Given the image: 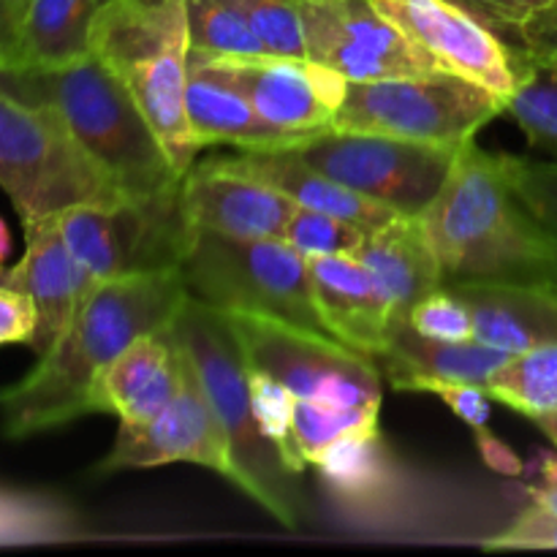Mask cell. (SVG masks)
Wrapping results in <instances>:
<instances>
[{
	"mask_svg": "<svg viewBox=\"0 0 557 557\" xmlns=\"http://www.w3.org/2000/svg\"><path fill=\"white\" fill-rule=\"evenodd\" d=\"M0 188L22 223L123 199L117 185L47 103L0 90Z\"/></svg>",
	"mask_w": 557,
	"mask_h": 557,
	"instance_id": "ba28073f",
	"label": "cell"
},
{
	"mask_svg": "<svg viewBox=\"0 0 557 557\" xmlns=\"http://www.w3.org/2000/svg\"><path fill=\"white\" fill-rule=\"evenodd\" d=\"M180 205L190 228L226 237H281L294 205L259 177L223 166L218 158L194 163L180 185Z\"/></svg>",
	"mask_w": 557,
	"mask_h": 557,
	"instance_id": "9a60e30c",
	"label": "cell"
},
{
	"mask_svg": "<svg viewBox=\"0 0 557 557\" xmlns=\"http://www.w3.org/2000/svg\"><path fill=\"white\" fill-rule=\"evenodd\" d=\"M3 275H5V267H0V283H3Z\"/></svg>",
	"mask_w": 557,
	"mask_h": 557,
	"instance_id": "bcb514c9",
	"label": "cell"
},
{
	"mask_svg": "<svg viewBox=\"0 0 557 557\" xmlns=\"http://www.w3.org/2000/svg\"><path fill=\"white\" fill-rule=\"evenodd\" d=\"M536 428L542 430V433L547 435L549 441H553L555 449H557V413H555V417H544V419H539Z\"/></svg>",
	"mask_w": 557,
	"mask_h": 557,
	"instance_id": "ee69618b",
	"label": "cell"
},
{
	"mask_svg": "<svg viewBox=\"0 0 557 557\" xmlns=\"http://www.w3.org/2000/svg\"><path fill=\"white\" fill-rule=\"evenodd\" d=\"M305 63H308L310 85H313L315 98H319V101L330 109L332 117H335V112L343 107V101H346L351 79H346L341 71L330 69V65L313 63V60H305Z\"/></svg>",
	"mask_w": 557,
	"mask_h": 557,
	"instance_id": "60d3db41",
	"label": "cell"
},
{
	"mask_svg": "<svg viewBox=\"0 0 557 557\" xmlns=\"http://www.w3.org/2000/svg\"><path fill=\"white\" fill-rule=\"evenodd\" d=\"M368 228L357 226L343 218L326 215V212L305 210L297 207L288 221L283 239L299 250L302 256H337V253H357L362 248Z\"/></svg>",
	"mask_w": 557,
	"mask_h": 557,
	"instance_id": "1f68e13d",
	"label": "cell"
},
{
	"mask_svg": "<svg viewBox=\"0 0 557 557\" xmlns=\"http://www.w3.org/2000/svg\"><path fill=\"white\" fill-rule=\"evenodd\" d=\"M0 90L52 107L128 199H158L183 185L139 103L92 52L52 69H3Z\"/></svg>",
	"mask_w": 557,
	"mask_h": 557,
	"instance_id": "277c9868",
	"label": "cell"
},
{
	"mask_svg": "<svg viewBox=\"0 0 557 557\" xmlns=\"http://www.w3.org/2000/svg\"><path fill=\"white\" fill-rule=\"evenodd\" d=\"M215 158L223 166H232L237 172H245L250 177H259L261 183L272 185L275 190L286 194L297 207L343 218V221L357 223V226L368 228V232L397 218L395 210L346 188V185L335 183V180L321 174L319 169L308 166L302 158H297L288 150H243L237 156Z\"/></svg>",
	"mask_w": 557,
	"mask_h": 557,
	"instance_id": "603a6c76",
	"label": "cell"
},
{
	"mask_svg": "<svg viewBox=\"0 0 557 557\" xmlns=\"http://www.w3.org/2000/svg\"><path fill=\"white\" fill-rule=\"evenodd\" d=\"M60 232L82 281V297L96 283L131 272L180 270L194 228L180 205V190L158 199L82 205L58 215Z\"/></svg>",
	"mask_w": 557,
	"mask_h": 557,
	"instance_id": "30bf717a",
	"label": "cell"
},
{
	"mask_svg": "<svg viewBox=\"0 0 557 557\" xmlns=\"http://www.w3.org/2000/svg\"><path fill=\"white\" fill-rule=\"evenodd\" d=\"M531 506L557 520V460H547L544 466V482L531 490Z\"/></svg>",
	"mask_w": 557,
	"mask_h": 557,
	"instance_id": "7bdbcfd3",
	"label": "cell"
},
{
	"mask_svg": "<svg viewBox=\"0 0 557 557\" xmlns=\"http://www.w3.org/2000/svg\"><path fill=\"white\" fill-rule=\"evenodd\" d=\"M430 395H438L476 435L487 430L490 400H493V397L487 395V389L468 384H444L435 386Z\"/></svg>",
	"mask_w": 557,
	"mask_h": 557,
	"instance_id": "f35d334b",
	"label": "cell"
},
{
	"mask_svg": "<svg viewBox=\"0 0 557 557\" xmlns=\"http://www.w3.org/2000/svg\"><path fill=\"white\" fill-rule=\"evenodd\" d=\"M509 114L533 147L557 152V74L536 65L520 90L506 101Z\"/></svg>",
	"mask_w": 557,
	"mask_h": 557,
	"instance_id": "f546056e",
	"label": "cell"
},
{
	"mask_svg": "<svg viewBox=\"0 0 557 557\" xmlns=\"http://www.w3.org/2000/svg\"><path fill=\"white\" fill-rule=\"evenodd\" d=\"M408 324H411L419 335L430 337V341H476V337H473L471 310H468V305L462 302L449 286H441L435 288L433 294H428V297L411 310Z\"/></svg>",
	"mask_w": 557,
	"mask_h": 557,
	"instance_id": "836d02e7",
	"label": "cell"
},
{
	"mask_svg": "<svg viewBox=\"0 0 557 557\" xmlns=\"http://www.w3.org/2000/svg\"><path fill=\"white\" fill-rule=\"evenodd\" d=\"M504 169L522 205L557 243V161L504 156Z\"/></svg>",
	"mask_w": 557,
	"mask_h": 557,
	"instance_id": "d6a6232c",
	"label": "cell"
},
{
	"mask_svg": "<svg viewBox=\"0 0 557 557\" xmlns=\"http://www.w3.org/2000/svg\"><path fill=\"white\" fill-rule=\"evenodd\" d=\"M313 466L319 468L326 493L346 509H381L392 495L400 493L403 468L379 428L337 441Z\"/></svg>",
	"mask_w": 557,
	"mask_h": 557,
	"instance_id": "d4e9b609",
	"label": "cell"
},
{
	"mask_svg": "<svg viewBox=\"0 0 557 557\" xmlns=\"http://www.w3.org/2000/svg\"><path fill=\"white\" fill-rule=\"evenodd\" d=\"M25 226V256L5 270L3 283L30 294L38 308V330L30 348L41 357L63 335L82 299V281L71 250L60 232L58 215L22 223Z\"/></svg>",
	"mask_w": 557,
	"mask_h": 557,
	"instance_id": "d6986e66",
	"label": "cell"
},
{
	"mask_svg": "<svg viewBox=\"0 0 557 557\" xmlns=\"http://www.w3.org/2000/svg\"><path fill=\"white\" fill-rule=\"evenodd\" d=\"M392 308V330L408 324L411 310L428 294L444 286L441 264L419 218L397 215L395 221L373 228L357 250Z\"/></svg>",
	"mask_w": 557,
	"mask_h": 557,
	"instance_id": "7402d4cb",
	"label": "cell"
},
{
	"mask_svg": "<svg viewBox=\"0 0 557 557\" xmlns=\"http://www.w3.org/2000/svg\"><path fill=\"white\" fill-rule=\"evenodd\" d=\"M468 14L476 16L482 25L498 33L500 38H517L520 27L531 20L536 11L547 9L557 0H451Z\"/></svg>",
	"mask_w": 557,
	"mask_h": 557,
	"instance_id": "e575fe53",
	"label": "cell"
},
{
	"mask_svg": "<svg viewBox=\"0 0 557 557\" xmlns=\"http://www.w3.org/2000/svg\"><path fill=\"white\" fill-rule=\"evenodd\" d=\"M493 400L504 403L511 411L522 413L531 422L557 413V341L544 346L511 354L490 384L484 386Z\"/></svg>",
	"mask_w": 557,
	"mask_h": 557,
	"instance_id": "4316f807",
	"label": "cell"
},
{
	"mask_svg": "<svg viewBox=\"0 0 557 557\" xmlns=\"http://www.w3.org/2000/svg\"><path fill=\"white\" fill-rule=\"evenodd\" d=\"M25 9L27 0H0V71L20 60Z\"/></svg>",
	"mask_w": 557,
	"mask_h": 557,
	"instance_id": "ab89813d",
	"label": "cell"
},
{
	"mask_svg": "<svg viewBox=\"0 0 557 557\" xmlns=\"http://www.w3.org/2000/svg\"><path fill=\"white\" fill-rule=\"evenodd\" d=\"M517 44L542 69L557 71V3L536 11L517 33Z\"/></svg>",
	"mask_w": 557,
	"mask_h": 557,
	"instance_id": "74e56055",
	"label": "cell"
},
{
	"mask_svg": "<svg viewBox=\"0 0 557 557\" xmlns=\"http://www.w3.org/2000/svg\"><path fill=\"white\" fill-rule=\"evenodd\" d=\"M190 54L259 58L267 54L239 0H185Z\"/></svg>",
	"mask_w": 557,
	"mask_h": 557,
	"instance_id": "f1b7e54d",
	"label": "cell"
},
{
	"mask_svg": "<svg viewBox=\"0 0 557 557\" xmlns=\"http://www.w3.org/2000/svg\"><path fill=\"white\" fill-rule=\"evenodd\" d=\"M370 3L446 71L479 82L504 101H509L536 69L525 49L511 47L506 38L451 0H370Z\"/></svg>",
	"mask_w": 557,
	"mask_h": 557,
	"instance_id": "4fadbf2b",
	"label": "cell"
},
{
	"mask_svg": "<svg viewBox=\"0 0 557 557\" xmlns=\"http://www.w3.org/2000/svg\"><path fill=\"white\" fill-rule=\"evenodd\" d=\"M180 348L172 332H152L131 343L98 379L96 413H114L125 428L156 419L180 389Z\"/></svg>",
	"mask_w": 557,
	"mask_h": 557,
	"instance_id": "ffe728a7",
	"label": "cell"
},
{
	"mask_svg": "<svg viewBox=\"0 0 557 557\" xmlns=\"http://www.w3.org/2000/svg\"><path fill=\"white\" fill-rule=\"evenodd\" d=\"M476 441H479V449H482L484 460L490 462V468H495V471H500V473H520L522 471L520 457H517L509 446L500 444V441L495 438L490 430L479 433Z\"/></svg>",
	"mask_w": 557,
	"mask_h": 557,
	"instance_id": "b9f144b4",
	"label": "cell"
},
{
	"mask_svg": "<svg viewBox=\"0 0 557 557\" xmlns=\"http://www.w3.org/2000/svg\"><path fill=\"white\" fill-rule=\"evenodd\" d=\"M305 60L330 65L351 82L446 71L392 25L370 0H297Z\"/></svg>",
	"mask_w": 557,
	"mask_h": 557,
	"instance_id": "7c38bea8",
	"label": "cell"
},
{
	"mask_svg": "<svg viewBox=\"0 0 557 557\" xmlns=\"http://www.w3.org/2000/svg\"><path fill=\"white\" fill-rule=\"evenodd\" d=\"M506 101L451 71L351 82L332 128L400 136L435 147H466L504 114Z\"/></svg>",
	"mask_w": 557,
	"mask_h": 557,
	"instance_id": "9c48e42d",
	"label": "cell"
},
{
	"mask_svg": "<svg viewBox=\"0 0 557 557\" xmlns=\"http://www.w3.org/2000/svg\"><path fill=\"white\" fill-rule=\"evenodd\" d=\"M190 69L243 92L250 107L275 128L297 131V134H319L332 128V112L315 98L305 60L275 58V54H259V58L190 54Z\"/></svg>",
	"mask_w": 557,
	"mask_h": 557,
	"instance_id": "2e32d148",
	"label": "cell"
},
{
	"mask_svg": "<svg viewBox=\"0 0 557 557\" xmlns=\"http://www.w3.org/2000/svg\"><path fill=\"white\" fill-rule=\"evenodd\" d=\"M315 305L332 337L375 359L392 335V308L368 267L354 253L310 256Z\"/></svg>",
	"mask_w": 557,
	"mask_h": 557,
	"instance_id": "e0dca14e",
	"label": "cell"
},
{
	"mask_svg": "<svg viewBox=\"0 0 557 557\" xmlns=\"http://www.w3.org/2000/svg\"><path fill=\"white\" fill-rule=\"evenodd\" d=\"M250 368L294 395V446L313 466L348 435L379 428L381 368L343 341L292 321L226 313Z\"/></svg>",
	"mask_w": 557,
	"mask_h": 557,
	"instance_id": "3957f363",
	"label": "cell"
},
{
	"mask_svg": "<svg viewBox=\"0 0 557 557\" xmlns=\"http://www.w3.org/2000/svg\"><path fill=\"white\" fill-rule=\"evenodd\" d=\"M188 297L180 270L131 272L96 283L36 368L0 392L3 433L27 438L96 413L92 395L103 370L134 341L169 330Z\"/></svg>",
	"mask_w": 557,
	"mask_h": 557,
	"instance_id": "6da1fadb",
	"label": "cell"
},
{
	"mask_svg": "<svg viewBox=\"0 0 557 557\" xmlns=\"http://www.w3.org/2000/svg\"><path fill=\"white\" fill-rule=\"evenodd\" d=\"M248 375H250V400H253L256 424H259L261 433L277 446V451H281L288 471H292L294 476H299L308 462H305V457L299 455L297 446H294V433H292L294 395L281 384V381L261 373V370L250 368V364H248Z\"/></svg>",
	"mask_w": 557,
	"mask_h": 557,
	"instance_id": "4dcf8cb0",
	"label": "cell"
},
{
	"mask_svg": "<svg viewBox=\"0 0 557 557\" xmlns=\"http://www.w3.org/2000/svg\"><path fill=\"white\" fill-rule=\"evenodd\" d=\"M38 330V308L30 294L0 283V346H30Z\"/></svg>",
	"mask_w": 557,
	"mask_h": 557,
	"instance_id": "8d00e7d4",
	"label": "cell"
},
{
	"mask_svg": "<svg viewBox=\"0 0 557 557\" xmlns=\"http://www.w3.org/2000/svg\"><path fill=\"white\" fill-rule=\"evenodd\" d=\"M90 52L134 96L185 177L199 156L185 112L190 71L185 0H103L92 22Z\"/></svg>",
	"mask_w": 557,
	"mask_h": 557,
	"instance_id": "5b68a950",
	"label": "cell"
},
{
	"mask_svg": "<svg viewBox=\"0 0 557 557\" xmlns=\"http://www.w3.org/2000/svg\"><path fill=\"white\" fill-rule=\"evenodd\" d=\"M205 386L215 417L232 444L237 484L281 525H297V490L294 473L283 462L277 446L259 430L250 400V375L243 343L223 310L188 297L174 324L169 326Z\"/></svg>",
	"mask_w": 557,
	"mask_h": 557,
	"instance_id": "8992f818",
	"label": "cell"
},
{
	"mask_svg": "<svg viewBox=\"0 0 557 557\" xmlns=\"http://www.w3.org/2000/svg\"><path fill=\"white\" fill-rule=\"evenodd\" d=\"M180 275L194 299L223 313H256L332 335L319 313L308 256L281 237L190 232Z\"/></svg>",
	"mask_w": 557,
	"mask_h": 557,
	"instance_id": "52a82bcc",
	"label": "cell"
},
{
	"mask_svg": "<svg viewBox=\"0 0 557 557\" xmlns=\"http://www.w3.org/2000/svg\"><path fill=\"white\" fill-rule=\"evenodd\" d=\"M101 5L103 0H27L16 65L52 69L90 54V30Z\"/></svg>",
	"mask_w": 557,
	"mask_h": 557,
	"instance_id": "484cf974",
	"label": "cell"
},
{
	"mask_svg": "<svg viewBox=\"0 0 557 557\" xmlns=\"http://www.w3.org/2000/svg\"><path fill=\"white\" fill-rule=\"evenodd\" d=\"M185 112L188 125L199 150L210 145H234L239 150H288L299 141L310 139L313 134H297L283 131L267 123L259 112L248 103L243 92L199 74L188 71V87H185Z\"/></svg>",
	"mask_w": 557,
	"mask_h": 557,
	"instance_id": "cb8c5ba5",
	"label": "cell"
},
{
	"mask_svg": "<svg viewBox=\"0 0 557 557\" xmlns=\"http://www.w3.org/2000/svg\"><path fill=\"white\" fill-rule=\"evenodd\" d=\"M180 364H183V375H180V389L172 403L156 419L139 428L120 424L117 441L101 460L98 473L139 471V468L169 466V462H196L237 484V466H234L228 435L212 411L210 397L183 348H180Z\"/></svg>",
	"mask_w": 557,
	"mask_h": 557,
	"instance_id": "5bb4252c",
	"label": "cell"
},
{
	"mask_svg": "<svg viewBox=\"0 0 557 557\" xmlns=\"http://www.w3.org/2000/svg\"><path fill=\"white\" fill-rule=\"evenodd\" d=\"M288 152L397 215L419 218L444 188L460 150L400 136L326 128L288 147Z\"/></svg>",
	"mask_w": 557,
	"mask_h": 557,
	"instance_id": "8fae6325",
	"label": "cell"
},
{
	"mask_svg": "<svg viewBox=\"0 0 557 557\" xmlns=\"http://www.w3.org/2000/svg\"><path fill=\"white\" fill-rule=\"evenodd\" d=\"M484 549H557V520L531 506L506 531L487 539Z\"/></svg>",
	"mask_w": 557,
	"mask_h": 557,
	"instance_id": "d590c367",
	"label": "cell"
},
{
	"mask_svg": "<svg viewBox=\"0 0 557 557\" xmlns=\"http://www.w3.org/2000/svg\"><path fill=\"white\" fill-rule=\"evenodd\" d=\"M506 359L509 354L479 341H430L411 324H400L392 330L389 343L373 362L379 364L392 389L433 392L435 386L444 384H468L484 389Z\"/></svg>",
	"mask_w": 557,
	"mask_h": 557,
	"instance_id": "44dd1931",
	"label": "cell"
},
{
	"mask_svg": "<svg viewBox=\"0 0 557 557\" xmlns=\"http://www.w3.org/2000/svg\"><path fill=\"white\" fill-rule=\"evenodd\" d=\"M11 253V234H9V226H5V221L0 218V267H3L5 256Z\"/></svg>",
	"mask_w": 557,
	"mask_h": 557,
	"instance_id": "f6af8a7d",
	"label": "cell"
},
{
	"mask_svg": "<svg viewBox=\"0 0 557 557\" xmlns=\"http://www.w3.org/2000/svg\"><path fill=\"white\" fill-rule=\"evenodd\" d=\"M451 283L557 281V243L511 188L504 156L460 147L428 210L419 215Z\"/></svg>",
	"mask_w": 557,
	"mask_h": 557,
	"instance_id": "7a4b0ae2",
	"label": "cell"
},
{
	"mask_svg": "<svg viewBox=\"0 0 557 557\" xmlns=\"http://www.w3.org/2000/svg\"><path fill=\"white\" fill-rule=\"evenodd\" d=\"M451 292L468 305L473 337L504 354L557 341V281L451 283Z\"/></svg>",
	"mask_w": 557,
	"mask_h": 557,
	"instance_id": "ac0fdd59",
	"label": "cell"
},
{
	"mask_svg": "<svg viewBox=\"0 0 557 557\" xmlns=\"http://www.w3.org/2000/svg\"><path fill=\"white\" fill-rule=\"evenodd\" d=\"M79 533V517L63 498L0 484V544L69 542Z\"/></svg>",
	"mask_w": 557,
	"mask_h": 557,
	"instance_id": "83f0119b",
	"label": "cell"
},
{
	"mask_svg": "<svg viewBox=\"0 0 557 557\" xmlns=\"http://www.w3.org/2000/svg\"><path fill=\"white\" fill-rule=\"evenodd\" d=\"M555 74H557V71H555Z\"/></svg>",
	"mask_w": 557,
	"mask_h": 557,
	"instance_id": "7dc6e473",
	"label": "cell"
}]
</instances>
